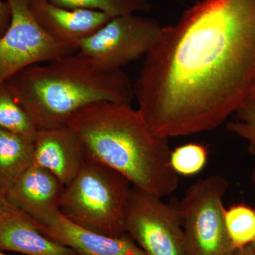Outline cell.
Instances as JSON below:
<instances>
[{
    "label": "cell",
    "mask_w": 255,
    "mask_h": 255,
    "mask_svg": "<svg viewBox=\"0 0 255 255\" xmlns=\"http://www.w3.org/2000/svg\"><path fill=\"white\" fill-rule=\"evenodd\" d=\"M228 237L236 251L255 241V209L245 204H235L225 211Z\"/></svg>",
    "instance_id": "obj_15"
},
{
    "label": "cell",
    "mask_w": 255,
    "mask_h": 255,
    "mask_svg": "<svg viewBox=\"0 0 255 255\" xmlns=\"http://www.w3.org/2000/svg\"><path fill=\"white\" fill-rule=\"evenodd\" d=\"M252 180H253V184L255 186V169L253 171V174H252Z\"/></svg>",
    "instance_id": "obj_24"
},
{
    "label": "cell",
    "mask_w": 255,
    "mask_h": 255,
    "mask_svg": "<svg viewBox=\"0 0 255 255\" xmlns=\"http://www.w3.org/2000/svg\"><path fill=\"white\" fill-rule=\"evenodd\" d=\"M228 182L218 174L199 179L178 204L188 255H233L225 223Z\"/></svg>",
    "instance_id": "obj_5"
},
{
    "label": "cell",
    "mask_w": 255,
    "mask_h": 255,
    "mask_svg": "<svg viewBox=\"0 0 255 255\" xmlns=\"http://www.w3.org/2000/svg\"><path fill=\"white\" fill-rule=\"evenodd\" d=\"M34 141L0 128V187L5 192L33 164Z\"/></svg>",
    "instance_id": "obj_14"
},
{
    "label": "cell",
    "mask_w": 255,
    "mask_h": 255,
    "mask_svg": "<svg viewBox=\"0 0 255 255\" xmlns=\"http://www.w3.org/2000/svg\"><path fill=\"white\" fill-rule=\"evenodd\" d=\"M46 237L73 250L78 255H145L128 235L110 237L79 226L59 214L48 224L36 223Z\"/></svg>",
    "instance_id": "obj_11"
},
{
    "label": "cell",
    "mask_w": 255,
    "mask_h": 255,
    "mask_svg": "<svg viewBox=\"0 0 255 255\" xmlns=\"http://www.w3.org/2000/svg\"><path fill=\"white\" fill-rule=\"evenodd\" d=\"M233 255H255V251L251 246L246 247L243 249L238 250Z\"/></svg>",
    "instance_id": "obj_22"
},
{
    "label": "cell",
    "mask_w": 255,
    "mask_h": 255,
    "mask_svg": "<svg viewBox=\"0 0 255 255\" xmlns=\"http://www.w3.org/2000/svg\"><path fill=\"white\" fill-rule=\"evenodd\" d=\"M0 128L33 140L38 132L29 116L5 85L0 86Z\"/></svg>",
    "instance_id": "obj_16"
},
{
    "label": "cell",
    "mask_w": 255,
    "mask_h": 255,
    "mask_svg": "<svg viewBox=\"0 0 255 255\" xmlns=\"http://www.w3.org/2000/svg\"><path fill=\"white\" fill-rule=\"evenodd\" d=\"M0 255H8L5 254V253H3V252L0 251Z\"/></svg>",
    "instance_id": "obj_26"
},
{
    "label": "cell",
    "mask_w": 255,
    "mask_h": 255,
    "mask_svg": "<svg viewBox=\"0 0 255 255\" xmlns=\"http://www.w3.org/2000/svg\"><path fill=\"white\" fill-rule=\"evenodd\" d=\"M255 82V0H199L162 26L133 85L152 132L188 136L222 125Z\"/></svg>",
    "instance_id": "obj_1"
},
{
    "label": "cell",
    "mask_w": 255,
    "mask_h": 255,
    "mask_svg": "<svg viewBox=\"0 0 255 255\" xmlns=\"http://www.w3.org/2000/svg\"><path fill=\"white\" fill-rule=\"evenodd\" d=\"M66 9H85L102 11L112 18L150 11L147 0H42Z\"/></svg>",
    "instance_id": "obj_17"
},
{
    "label": "cell",
    "mask_w": 255,
    "mask_h": 255,
    "mask_svg": "<svg viewBox=\"0 0 255 255\" xmlns=\"http://www.w3.org/2000/svg\"><path fill=\"white\" fill-rule=\"evenodd\" d=\"M87 159L83 144L68 127L38 130L33 164L46 169L68 185Z\"/></svg>",
    "instance_id": "obj_10"
},
{
    "label": "cell",
    "mask_w": 255,
    "mask_h": 255,
    "mask_svg": "<svg viewBox=\"0 0 255 255\" xmlns=\"http://www.w3.org/2000/svg\"><path fill=\"white\" fill-rule=\"evenodd\" d=\"M236 114V120L228 123L226 127L248 142V151L255 157V100L248 99Z\"/></svg>",
    "instance_id": "obj_19"
},
{
    "label": "cell",
    "mask_w": 255,
    "mask_h": 255,
    "mask_svg": "<svg viewBox=\"0 0 255 255\" xmlns=\"http://www.w3.org/2000/svg\"><path fill=\"white\" fill-rule=\"evenodd\" d=\"M16 207L8 199L6 192L0 187V216Z\"/></svg>",
    "instance_id": "obj_21"
},
{
    "label": "cell",
    "mask_w": 255,
    "mask_h": 255,
    "mask_svg": "<svg viewBox=\"0 0 255 255\" xmlns=\"http://www.w3.org/2000/svg\"><path fill=\"white\" fill-rule=\"evenodd\" d=\"M249 99L255 100V82L253 87H252L251 92H250Z\"/></svg>",
    "instance_id": "obj_23"
},
{
    "label": "cell",
    "mask_w": 255,
    "mask_h": 255,
    "mask_svg": "<svg viewBox=\"0 0 255 255\" xmlns=\"http://www.w3.org/2000/svg\"><path fill=\"white\" fill-rule=\"evenodd\" d=\"M30 3L35 18L45 31L56 39L77 46L113 18L102 11L66 9L42 0H30Z\"/></svg>",
    "instance_id": "obj_12"
},
{
    "label": "cell",
    "mask_w": 255,
    "mask_h": 255,
    "mask_svg": "<svg viewBox=\"0 0 255 255\" xmlns=\"http://www.w3.org/2000/svg\"><path fill=\"white\" fill-rule=\"evenodd\" d=\"M67 126L87 157L117 171L132 186L162 199L177 189L168 138L152 132L130 104L97 102L79 111Z\"/></svg>",
    "instance_id": "obj_2"
},
{
    "label": "cell",
    "mask_w": 255,
    "mask_h": 255,
    "mask_svg": "<svg viewBox=\"0 0 255 255\" xmlns=\"http://www.w3.org/2000/svg\"><path fill=\"white\" fill-rule=\"evenodd\" d=\"M125 226L145 255H188L178 204L132 186Z\"/></svg>",
    "instance_id": "obj_7"
},
{
    "label": "cell",
    "mask_w": 255,
    "mask_h": 255,
    "mask_svg": "<svg viewBox=\"0 0 255 255\" xmlns=\"http://www.w3.org/2000/svg\"><path fill=\"white\" fill-rule=\"evenodd\" d=\"M0 251L26 255H78L44 236L36 222L17 207L0 216Z\"/></svg>",
    "instance_id": "obj_13"
},
{
    "label": "cell",
    "mask_w": 255,
    "mask_h": 255,
    "mask_svg": "<svg viewBox=\"0 0 255 255\" xmlns=\"http://www.w3.org/2000/svg\"><path fill=\"white\" fill-rule=\"evenodd\" d=\"M11 21V10L7 1L0 0V36L4 34L9 27Z\"/></svg>",
    "instance_id": "obj_20"
},
{
    "label": "cell",
    "mask_w": 255,
    "mask_h": 255,
    "mask_svg": "<svg viewBox=\"0 0 255 255\" xmlns=\"http://www.w3.org/2000/svg\"><path fill=\"white\" fill-rule=\"evenodd\" d=\"M65 185L46 169L33 164L6 191L13 205L38 224H48L60 213Z\"/></svg>",
    "instance_id": "obj_9"
},
{
    "label": "cell",
    "mask_w": 255,
    "mask_h": 255,
    "mask_svg": "<svg viewBox=\"0 0 255 255\" xmlns=\"http://www.w3.org/2000/svg\"><path fill=\"white\" fill-rule=\"evenodd\" d=\"M132 184L117 171L87 157L73 180L65 186L60 212L93 232L120 237L126 232V214Z\"/></svg>",
    "instance_id": "obj_4"
},
{
    "label": "cell",
    "mask_w": 255,
    "mask_h": 255,
    "mask_svg": "<svg viewBox=\"0 0 255 255\" xmlns=\"http://www.w3.org/2000/svg\"><path fill=\"white\" fill-rule=\"evenodd\" d=\"M37 130L66 127L79 111L100 102L130 104L133 85L80 51L31 65L4 84Z\"/></svg>",
    "instance_id": "obj_3"
},
{
    "label": "cell",
    "mask_w": 255,
    "mask_h": 255,
    "mask_svg": "<svg viewBox=\"0 0 255 255\" xmlns=\"http://www.w3.org/2000/svg\"><path fill=\"white\" fill-rule=\"evenodd\" d=\"M208 155L209 152L205 146L198 143L186 144L172 150L170 165L178 175H195L205 167Z\"/></svg>",
    "instance_id": "obj_18"
},
{
    "label": "cell",
    "mask_w": 255,
    "mask_h": 255,
    "mask_svg": "<svg viewBox=\"0 0 255 255\" xmlns=\"http://www.w3.org/2000/svg\"><path fill=\"white\" fill-rule=\"evenodd\" d=\"M6 1L11 21L0 36V86L28 67L78 51L77 45L56 39L42 28L30 0Z\"/></svg>",
    "instance_id": "obj_6"
},
{
    "label": "cell",
    "mask_w": 255,
    "mask_h": 255,
    "mask_svg": "<svg viewBox=\"0 0 255 255\" xmlns=\"http://www.w3.org/2000/svg\"><path fill=\"white\" fill-rule=\"evenodd\" d=\"M162 28L153 18L135 14L116 16L91 36L78 42V51L104 68L120 70L145 56Z\"/></svg>",
    "instance_id": "obj_8"
},
{
    "label": "cell",
    "mask_w": 255,
    "mask_h": 255,
    "mask_svg": "<svg viewBox=\"0 0 255 255\" xmlns=\"http://www.w3.org/2000/svg\"><path fill=\"white\" fill-rule=\"evenodd\" d=\"M251 247L252 248H253V249L254 250V251H255V241L254 242V243H253V244L251 245Z\"/></svg>",
    "instance_id": "obj_25"
}]
</instances>
